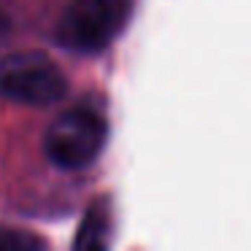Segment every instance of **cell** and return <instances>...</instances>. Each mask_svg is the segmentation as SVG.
Masks as SVG:
<instances>
[{
	"label": "cell",
	"mask_w": 251,
	"mask_h": 251,
	"mask_svg": "<svg viewBox=\"0 0 251 251\" xmlns=\"http://www.w3.org/2000/svg\"><path fill=\"white\" fill-rule=\"evenodd\" d=\"M65 92V73L41 51H17L0 60V98L22 105H51Z\"/></svg>",
	"instance_id": "cell-1"
},
{
	"label": "cell",
	"mask_w": 251,
	"mask_h": 251,
	"mask_svg": "<svg viewBox=\"0 0 251 251\" xmlns=\"http://www.w3.org/2000/svg\"><path fill=\"white\" fill-rule=\"evenodd\" d=\"M130 0H73L57 25V41L73 51H100L116 38Z\"/></svg>",
	"instance_id": "cell-2"
},
{
	"label": "cell",
	"mask_w": 251,
	"mask_h": 251,
	"mask_svg": "<svg viewBox=\"0 0 251 251\" xmlns=\"http://www.w3.org/2000/svg\"><path fill=\"white\" fill-rule=\"evenodd\" d=\"M105 122L87 108L65 111L46 130V157L62 170H81L100 157L105 146Z\"/></svg>",
	"instance_id": "cell-3"
},
{
	"label": "cell",
	"mask_w": 251,
	"mask_h": 251,
	"mask_svg": "<svg viewBox=\"0 0 251 251\" xmlns=\"http://www.w3.org/2000/svg\"><path fill=\"white\" fill-rule=\"evenodd\" d=\"M76 249H103L108 246V213L100 205H92L89 216L81 222L76 240H73Z\"/></svg>",
	"instance_id": "cell-4"
},
{
	"label": "cell",
	"mask_w": 251,
	"mask_h": 251,
	"mask_svg": "<svg viewBox=\"0 0 251 251\" xmlns=\"http://www.w3.org/2000/svg\"><path fill=\"white\" fill-rule=\"evenodd\" d=\"M14 246H22V249H30V246H41V240L30 238V235H0V249H14Z\"/></svg>",
	"instance_id": "cell-5"
}]
</instances>
